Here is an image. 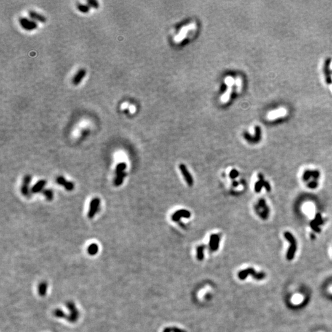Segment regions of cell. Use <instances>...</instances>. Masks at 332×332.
I'll return each instance as SVG.
<instances>
[{
  "instance_id": "cell-29",
  "label": "cell",
  "mask_w": 332,
  "mask_h": 332,
  "mask_svg": "<svg viewBox=\"0 0 332 332\" xmlns=\"http://www.w3.org/2000/svg\"><path fill=\"white\" fill-rule=\"evenodd\" d=\"M97 245H95V244H92V245H90V247H89V252H90L91 253H95V252H96V251H97Z\"/></svg>"
},
{
  "instance_id": "cell-3",
  "label": "cell",
  "mask_w": 332,
  "mask_h": 332,
  "mask_svg": "<svg viewBox=\"0 0 332 332\" xmlns=\"http://www.w3.org/2000/svg\"><path fill=\"white\" fill-rule=\"evenodd\" d=\"M249 275H251L254 279L257 280H262L266 276L264 273H256L254 269L249 268L239 272L238 277L240 280H244Z\"/></svg>"
},
{
  "instance_id": "cell-13",
  "label": "cell",
  "mask_w": 332,
  "mask_h": 332,
  "mask_svg": "<svg viewBox=\"0 0 332 332\" xmlns=\"http://www.w3.org/2000/svg\"><path fill=\"white\" fill-rule=\"evenodd\" d=\"M28 16L30 18L34 21H38L41 23H46V18L43 15L39 14L34 11H30L28 12Z\"/></svg>"
},
{
  "instance_id": "cell-5",
  "label": "cell",
  "mask_w": 332,
  "mask_h": 332,
  "mask_svg": "<svg viewBox=\"0 0 332 332\" xmlns=\"http://www.w3.org/2000/svg\"><path fill=\"white\" fill-rule=\"evenodd\" d=\"M100 204V200L98 198H94L91 200V202L90 203L89 210L87 214V216L89 218H94L95 215L97 214V211L99 209Z\"/></svg>"
},
{
  "instance_id": "cell-26",
  "label": "cell",
  "mask_w": 332,
  "mask_h": 332,
  "mask_svg": "<svg viewBox=\"0 0 332 332\" xmlns=\"http://www.w3.org/2000/svg\"><path fill=\"white\" fill-rule=\"evenodd\" d=\"M312 177V170H306L304 172L303 178L304 181L308 180Z\"/></svg>"
},
{
  "instance_id": "cell-15",
  "label": "cell",
  "mask_w": 332,
  "mask_h": 332,
  "mask_svg": "<svg viewBox=\"0 0 332 332\" xmlns=\"http://www.w3.org/2000/svg\"><path fill=\"white\" fill-rule=\"evenodd\" d=\"M330 62H331V59H328L327 60H326V61L325 62V65H324V72H325V77H326V83H330V84L332 81L330 71V68H329L330 65Z\"/></svg>"
},
{
  "instance_id": "cell-8",
  "label": "cell",
  "mask_w": 332,
  "mask_h": 332,
  "mask_svg": "<svg viewBox=\"0 0 332 332\" xmlns=\"http://www.w3.org/2000/svg\"><path fill=\"white\" fill-rule=\"evenodd\" d=\"M263 187L267 189L268 191H269L271 190L270 185L268 182L264 180L263 175L260 174H259V180L255 184V191L256 193H259L261 189H262Z\"/></svg>"
},
{
  "instance_id": "cell-30",
  "label": "cell",
  "mask_w": 332,
  "mask_h": 332,
  "mask_svg": "<svg viewBox=\"0 0 332 332\" xmlns=\"http://www.w3.org/2000/svg\"><path fill=\"white\" fill-rule=\"evenodd\" d=\"M318 183H317L316 181H313V182H309L308 184V187L310 188H315L317 187H318Z\"/></svg>"
},
{
  "instance_id": "cell-18",
  "label": "cell",
  "mask_w": 332,
  "mask_h": 332,
  "mask_svg": "<svg viewBox=\"0 0 332 332\" xmlns=\"http://www.w3.org/2000/svg\"><path fill=\"white\" fill-rule=\"evenodd\" d=\"M116 174V178L114 180V185L118 187V186L122 185V183H123L124 179L125 177V175H126V174L124 172H118Z\"/></svg>"
},
{
  "instance_id": "cell-12",
  "label": "cell",
  "mask_w": 332,
  "mask_h": 332,
  "mask_svg": "<svg viewBox=\"0 0 332 332\" xmlns=\"http://www.w3.org/2000/svg\"><path fill=\"white\" fill-rule=\"evenodd\" d=\"M57 182L59 185L63 186L68 191H72L74 189V184L72 182L67 181L62 176H60V177H57Z\"/></svg>"
},
{
  "instance_id": "cell-10",
  "label": "cell",
  "mask_w": 332,
  "mask_h": 332,
  "mask_svg": "<svg viewBox=\"0 0 332 332\" xmlns=\"http://www.w3.org/2000/svg\"><path fill=\"white\" fill-rule=\"evenodd\" d=\"M220 242V236L217 234H213L210 236L209 247L211 251L217 250Z\"/></svg>"
},
{
  "instance_id": "cell-1",
  "label": "cell",
  "mask_w": 332,
  "mask_h": 332,
  "mask_svg": "<svg viewBox=\"0 0 332 332\" xmlns=\"http://www.w3.org/2000/svg\"><path fill=\"white\" fill-rule=\"evenodd\" d=\"M284 237L287 239V240L290 244V247L288 250L287 253V258L289 260H291L293 259L295 254L296 250V241L294 238L293 235L290 232H285L284 233Z\"/></svg>"
},
{
  "instance_id": "cell-25",
  "label": "cell",
  "mask_w": 332,
  "mask_h": 332,
  "mask_svg": "<svg viewBox=\"0 0 332 332\" xmlns=\"http://www.w3.org/2000/svg\"><path fill=\"white\" fill-rule=\"evenodd\" d=\"M235 85L237 87V92H240L242 87V80L240 78H237L235 79Z\"/></svg>"
},
{
  "instance_id": "cell-19",
  "label": "cell",
  "mask_w": 332,
  "mask_h": 332,
  "mask_svg": "<svg viewBox=\"0 0 332 332\" xmlns=\"http://www.w3.org/2000/svg\"><path fill=\"white\" fill-rule=\"evenodd\" d=\"M76 7L78 11L84 14L88 13L90 11V7L87 4H78L76 5Z\"/></svg>"
},
{
  "instance_id": "cell-21",
  "label": "cell",
  "mask_w": 332,
  "mask_h": 332,
  "mask_svg": "<svg viewBox=\"0 0 332 332\" xmlns=\"http://www.w3.org/2000/svg\"><path fill=\"white\" fill-rule=\"evenodd\" d=\"M205 245H200L197 248V258L199 260H203L204 258V250Z\"/></svg>"
},
{
  "instance_id": "cell-16",
  "label": "cell",
  "mask_w": 332,
  "mask_h": 332,
  "mask_svg": "<svg viewBox=\"0 0 332 332\" xmlns=\"http://www.w3.org/2000/svg\"><path fill=\"white\" fill-rule=\"evenodd\" d=\"M46 184V181L44 180H41L35 184L32 188V191L33 193H37L41 191L43 187Z\"/></svg>"
},
{
  "instance_id": "cell-23",
  "label": "cell",
  "mask_w": 332,
  "mask_h": 332,
  "mask_svg": "<svg viewBox=\"0 0 332 332\" xmlns=\"http://www.w3.org/2000/svg\"><path fill=\"white\" fill-rule=\"evenodd\" d=\"M126 164L124 163H121L118 164L116 166V173L124 172L125 169H126Z\"/></svg>"
},
{
  "instance_id": "cell-24",
  "label": "cell",
  "mask_w": 332,
  "mask_h": 332,
  "mask_svg": "<svg viewBox=\"0 0 332 332\" xmlns=\"http://www.w3.org/2000/svg\"><path fill=\"white\" fill-rule=\"evenodd\" d=\"M87 3L90 8H93L94 9H98L99 8V3L95 0H89L87 1Z\"/></svg>"
},
{
  "instance_id": "cell-9",
  "label": "cell",
  "mask_w": 332,
  "mask_h": 332,
  "mask_svg": "<svg viewBox=\"0 0 332 332\" xmlns=\"http://www.w3.org/2000/svg\"><path fill=\"white\" fill-rule=\"evenodd\" d=\"M191 215V214L189 211L185 209H181L176 211L172 215V220L174 221H178L182 218H190Z\"/></svg>"
},
{
  "instance_id": "cell-2",
  "label": "cell",
  "mask_w": 332,
  "mask_h": 332,
  "mask_svg": "<svg viewBox=\"0 0 332 332\" xmlns=\"http://www.w3.org/2000/svg\"><path fill=\"white\" fill-rule=\"evenodd\" d=\"M196 26L194 23H191L188 24V25H185L182 28L180 29L178 33L175 35L174 38V41L175 43H180L182 42L183 40L187 37V35L188 33L191 31V30H194Z\"/></svg>"
},
{
  "instance_id": "cell-20",
  "label": "cell",
  "mask_w": 332,
  "mask_h": 332,
  "mask_svg": "<svg viewBox=\"0 0 332 332\" xmlns=\"http://www.w3.org/2000/svg\"><path fill=\"white\" fill-rule=\"evenodd\" d=\"M224 83L228 87H232L235 84V79H234L233 77L228 76L225 78L224 80Z\"/></svg>"
},
{
  "instance_id": "cell-27",
  "label": "cell",
  "mask_w": 332,
  "mask_h": 332,
  "mask_svg": "<svg viewBox=\"0 0 332 332\" xmlns=\"http://www.w3.org/2000/svg\"><path fill=\"white\" fill-rule=\"evenodd\" d=\"M164 332H186V331L177 328L173 327V328H166L164 330Z\"/></svg>"
},
{
  "instance_id": "cell-28",
  "label": "cell",
  "mask_w": 332,
  "mask_h": 332,
  "mask_svg": "<svg viewBox=\"0 0 332 332\" xmlns=\"http://www.w3.org/2000/svg\"><path fill=\"white\" fill-rule=\"evenodd\" d=\"M239 175V172L236 169H233L231 171L230 173H229V177L231 178H236V177H238Z\"/></svg>"
},
{
  "instance_id": "cell-11",
  "label": "cell",
  "mask_w": 332,
  "mask_h": 332,
  "mask_svg": "<svg viewBox=\"0 0 332 332\" xmlns=\"http://www.w3.org/2000/svg\"><path fill=\"white\" fill-rule=\"evenodd\" d=\"M87 72L84 68H81L74 75L72 79V84L74 85H78L80 83L82 82L83 79L85 78V75H86Z\"/></svg>"
},
{
  "instance_id": "cell-4",
  "label": "cell",
  "mask_w": 332,
  "mask_h": 332,
  "mask_svg": "<svg viewBox=\"0 0 332 332\" xmlns=\"http://www.w3.org/2000/svg\"><path fill=\"white\" fill-rule=\"evenodd\" d=\"M19 22L20 25L26 31H32V30L37 29L38 27L37 22L26 17L20 18Z\"/></svg>"
},
{
  "instance_id": "cell-6",
  "label": "cell",
  "mask_w": 332,
  "mask_h": 332,
  "mask_svg": "<svg viewBox=\"0 0 332 332\" xmlns=\"http://www.w3.org/2000/svg\"><path fill=\"white\" fill-rule=\"evenodd\" d=\"M255 209L256 211H259L260 210L262 209V211L260 213V215L261 217L263 219H266L268 217L269 215V209L266 205L265 200L263 199H260L258 205L255 206Z\"/></svg>"
},
{
  "instance_id": "cell-22",
  "label": "cell",
  "mask_w": 332,
  "mask_h": 332,
  "mask_svg": "<svg viewBox=\"0 0 332 332\" xmlns=\"http://www.w3.org/2000/svg\"><path fill=\"white\" fill-rule=\"evenodd\" d=\"M43 194H44L45 196H46V198L48 200H52V199H53L54 194H53V192H52V191L51 189H44V190H43Z\"/></svg>"
},
{
  "instance_id": "cell-17",
  "label": "cell",
  "mask_w": 332,
  "mask_h": 332,
  "mask_svg": "<svg viewBox=\"0 0 332 332\" xmlns=\"http://www.w3.org/2000/svg\"><path fill=\"white\" fill-rule=\"evenodd\" d=\"M232 91H233L232 87H228V89H226V91L220 97V99L221 102H222L223 103H227L230 99V97H231V93H232Z\"/></svg>"
},
{
  "instance_id": "cell-14",
  "label": "cell",
  "mask_w": 332,
  "mask_h": 332,
  "mask_svg": "<svg viewBox=\"0 0 332 332\" xmlns=\"http://www.w3.org/2000/svg\"><path fill=\"white\" fill-rule=\"evenodd\" d=\"M32 177L29 175H27L24 177L23 180V183L22 186V193L24 196H27L28 194V186L31 182Z\"/></svg>"
},
{
  "instance_id": "cell-7",
  "label": "cell",
  "mask_w": 332,
  "mask_h": 332,
  "mask_svg": "<svg viewBox=\"0 0 332 332\" xmlns=\"http://www.w3.org/2000/svg\"><path fill=\"white\" fill-rule=\"evenodd\" d=\"M179 169L181 171V172H182V175H183L184 178L186 182H187V183L189 185V186H193V183H194V180H193V178L192 177V175H191V174L189 173V170H188L187 166L185 165L182 164H180L179 166Z\"/></svg>"
}]
</instances>
